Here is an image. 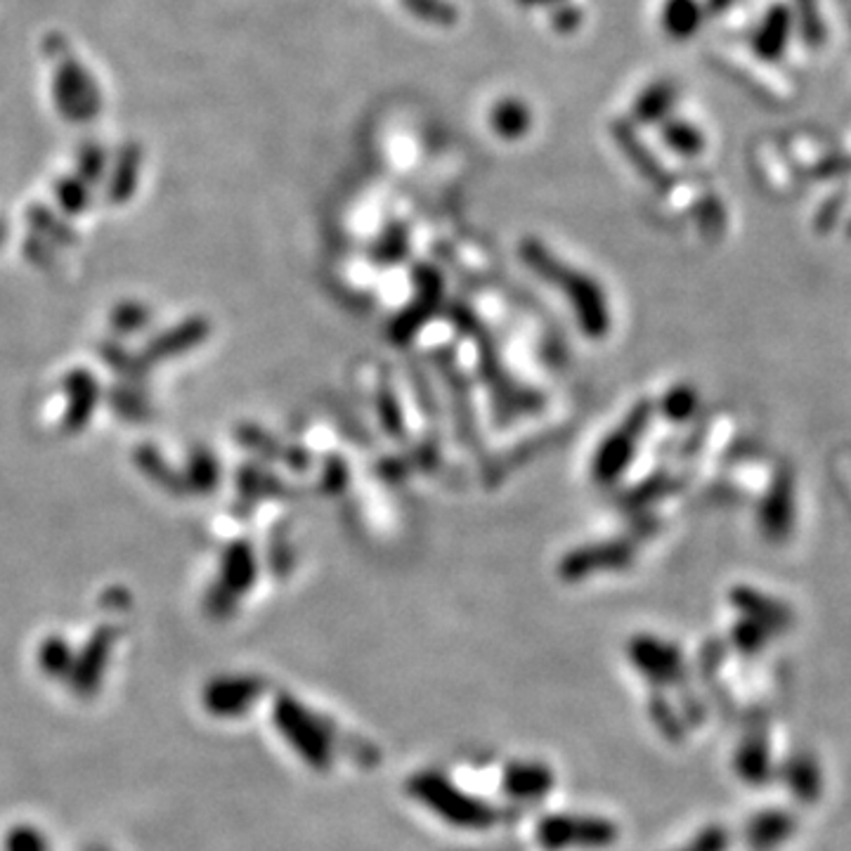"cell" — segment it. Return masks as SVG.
Here are the masks:
<instances>
[{"label": "cell", "mask_w": 851, "mask_h": 851, "mask_svg": "<svg viewBox=\"0 0 851 851\" xmlns=\"http://www.w3.org/2000/svg\"><path fill=\"white\" fill-rule=\"evenodd\" d=\"M525 121H527L525 112L521 110L519 104H513V102L504 104L502 110L496 112V126H500V129H502V131H506V133H509V131H511V133H519V131H523Z\"/></svg>", "instance_id": "cell-1"}]
</instances>
